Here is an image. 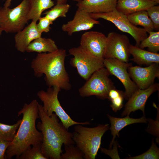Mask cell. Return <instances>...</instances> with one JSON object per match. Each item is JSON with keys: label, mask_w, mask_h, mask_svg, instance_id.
<instances>
[{"label": "cell", "mask_w": 159, "mask_h": 159, "mask_svg": "<svg viewBox=\"0 0 159 159\" xmlns=\"http://www.w3.org/2000/svg\"><path fill=\"white\" fill-rule=\"evenodd\" d=\"M39 104L36 100H34L29 104L25 103L18 112V116L22 114V118L14 139L6 150L5 158L10 159L16 156L18 159L29 146L42 143V134L37 130L35 124L39 118Z\"/></svg>", "instance_id": "7a4b0ae2"}, {"label": "cell", "mask_w": 159, "mask_h": 159, "mask_svg": "<svg viewBox=\"0 0 159 159\" xmlns=\"http://www.w3.org/2000/svg\"><path fill=\"white\" fill-rule=\"evenodd\" d=\"M42 143L29 146L24 150L18 159H47L44 155L41 149Z\"/></svg>", "instance_id": "83f0119b"}, {"label": "cell", "mask_w": 159, "mask_h": 159, "mask_svg": "<svg viewBox=\"0 0 159 159\" xmlns=\"http://www.w3.org/2000/svg\"><path fill=\"white\" fill-rule=\"evenodd\" d=\"M58 49L55 41L51 38L41 37L33 41L27 47L26 52L38 53H50Z\"/></svg>", "instance_id": "44dd1931"}, {"label": "cell", "mask_w": 159, "mask_h": 159, "mask_svg": "<svg viewBox=\"0 0 159 159\" xmlns=\"http://www.w3.org/2000/svg\"><path fill=\"white\" fill-rule=\"evenodd\" d=\"M66 56V50L63 49L52 52L38 53L31 63L35 75L39 77L44 74L49 87H57L61 90H70L69 78L65 67Z\"/></svg>", "instance_id": "3957f363"}, {"label": "cell", "mask_w": 159, "mask_h": 159, "mask_svg": "<svg viewBox=\"0 0 159 159\" xmlns=\"http://www.w3.org/2000/svg\"><path fill=\"white\" fill-rule=\"evenodd\" d=\"M100 24V21L92 18L89 13L77 8L73 19L63 24L62 29L71 36L74 33L90 30L95 25Z\"/></svg>", "instance_id": "9a60e30c"}, {"label": "cell", "mask_w": 159, "mask_h": 159, "mask_svg": "<svg viewBox=\"0 0 159 159\" xmlns=\"http://www.w3.org/2000/svg\"><path fill=\"white\" fill-rule=\"evenodd\" d=\"M157 4L151 0H117L116 9L127 16L140 11H146Z\"/></svg>", "instance_id": "ac0fdd59"}, {"label": "cell", "mask_w": 159, "mask_h": 159, "mask_svg": "<svg viewBox=\"0 0 159 159\" xmlns=\"http://www.w3.org/2000/svg\"><path fill=\"white\" fill-rule=\"evenodd\" d=\"M117 0H82L77 2V8L89 13L111 11L116 8Z\"/></svg>", "instance_id": "e0dca14e"}, {"label": "cell", "mask_w": 159, "mask_h": 159, "mask_svg": "<svg viewBox=\"0 0 159 159\" xmlns=\"http://www.w3.org/2000/svg\"><path fill=\"white\" fill-rule=\"evenodd\" d=\"M57 3L60 4H65L67 3V0H57Z\"/></svg>", "instance_id": "8d00e7d4"}, {"label": "cell", "mask_w": 159, "mask_h": 159, "mask_svg": "<svg viewBox=\"0 0 159 159\" xmlns=\"http://www.w3.org/2000/svg\"><path fill=\"white\" fill-rule=\"evenodd\" d=\"M74 144L64 146L65 152L62 153L60 159H83L84 155L82 152Z\"/></svg>", "instance_id": "f1b7e54d"}, {"label": "cell", "mask_w": 159, "mask_h": 159, "mask_svg": "<svg viewBox=\"0 0 159 159\" xmlns=\"http://www.w3.org/2000/svg\"><path fill=\"white\" fill-rule=\"evenodd\" d=\"M108 96V99L111 102L110 107L114 111L116 112L123 107L125 98L123 91L118 90L115 88H112L109 91Z\"/></svg>", "instance_id": "4316f807"}, {"label": "cell", "mask_w": 159, "mask_h": 159, "mask_svg": "<svg viewBox=\"0 0 159 159\" xmlns=\"http://www.w3.org/2000/svg\"><path fill=\"white\" fill-rule=\"evenodd\" d=\"M19 119L14 124L10 125L0 122V140L11 142L21 122Z\"/></svg>", "instance_id": "d4e9b609"}, {"label": "cell", "mask_w": 159, "mask_h": 159, "mask_svg": "<svg viewBox=\"0 0 159 159\" xmlns=\"http://www.w3.org/2000/svg\"><path fill=\"white\" fill-rule=\"evenodd\" d=\"M28 0H23L16 6L0 7V28L7 33H17L24 27L29 21Z\"/></svg>", "instance_id": "5b68a950"}, {"label": "cell", "mask_w": 159, "mask_h": 159, "mask_svg": "<svg viewBox=\"0 0 159 159\" xmlns=\"http://www.w3.org/2000/svg\"><path fill=\"white\" fill-rule=\"evenodd\" d=\"M148 37L140 43L138 47L142 49L147 47L148 51L158 53L159 51V31L149 32Z\"/></svg>", "instance_id": "cb8c5ba5"}, {"label": "cell", "mask_w": 159, "mask_h": 159, "mask_svg": "<svg viewBox=\"0 0 159 159\" xmlns=\"http://www.w3.org/2000/svg\"><path fill=\"white\" fill-rule=\"evenodd\" d=\"M2 30L0 28V37L1 34L2 32Z\"/></svg>", "instance_id": "ab89813d"}, {"label": "cell", "mask_w": 159, "mask_h": 159, "mask_svg": "<svg viewBox=\"0 0 159 159\" xmlns=\"http://www.w3.org/2000/svg\"><path fill=\"white\" fill-rule=\"evenodd\" d=\"M12 0H6L4 5V6L6 7H9L11 4Z\"/></svg>", "instance_id": "d590c367"}, {"label": "cell", "mask_w": 159, "mask_h": 159, "mask_svg": "<svg viewBox=\"0 0 159 159\" xmlns=\"http://www.w3.org/2000/svg\"><path fill=\"white\" fill-rule=\"evenodd\" d=\"M155 3H156L157 4L159 3V0H151Z\"/></svg>", "instance_id": "74e56055"}, {"label": "cell", "mask_w": 159, "mask_h": 159, "mask_svg": "<svg viewBox=\"0 0 159 159\" xmlns=\"http://www.w3.org/2000/svg\"><path fill=\"white\" fill-rule=\"evenodd\" d=\"M37 22L32 21L27 26L15 35V47L19 52H24L29 44L35 39L40 37L42 34L37 27Z\"/></svg>", "instance_id": "2e32d148"}, {"label": "cell", "mask_w": 159, "mask_h": 159, "mask_svg": "<svg viewBox=\"0 0 159 159\" xmlns=\"http://www.w3.org/2000/svg\"><path fill=\"white\" fill-rule=\"evenodd\" d=\"M106 40L107 36L102 33L89 31L81 36L79 47L94 56L104 58Z\"/></svg>", "instance_id": "4fadbf2b"}, {"label": "cell", "mask_w": 159, "mask_h": 159, "mask_svg": "<svg viewBox=\"0 0 159 159\" xmlns=\"http://www.w3.org/2000/svg\"><path fill=\"white\" fill-rule=\"evenodd\" d=\"M110 75L105 67L95 72L79 89L80 95L82 97L94 95L101 99H108L109 91L115 88Z\"/></svg>", "instance_id": "52a82bcc"}, {"label": "cell", "mask_w": 159, "mask_h": 159, "mask_svg": "<svg viewBox=\"0 0 159 159\" xmlns=\"http://www.w3.org/2000/svg\"><path fill=\"white\" fill-rule=\"evenodd\" d=\"M72 139L82 152L85 159H95L100 148L102 138L109 128V125L99 124L93 127L75 125Z\"/></svg>", "instance_id": "277c9868"}, {"label": "cell", "mask_w": 159, "mask_h": 159, "mask_svg": "<svg viewBox=\"0 0 159 159\" xmlns=\"http://www.w3.org/2000/svg\"><path fill=\"white\" fill-rule=\"evenodd\" d=\"M113 144H114V146L112 150H109L102 148L101 149V151L103 153L109 156L112 159H115L113 153L115 156L116 159H120L117 151V144L116 142H115Z\"/></svg>", "instance_id": "836d02e7"}, {"label": "cell", "mask_w": 159, "mask_h": 159, "mask_svg": "<svg viewBox=\"0 0 159 159\" xmlns=\"http://www.w3.org/2000/svg\"><path fill=\"white\" fill-rule=\"evenodd\" d=\"M107 116L110 120L111 126L109 129L111 131L113 137L110 143L109 147L111 148L115 142L116 136L119 137V133L123 128L129 125L135 123H146L148 120L145 115L142 117L138 119L130 117L129 115L123 118H119L112 117L109 115Z\"/></svg>", "instance_id": "d6986e66"}, {"label": "cell", "mask_w": 159, "mask_h": 159, "mask_svg": "<svg viewBox=\"0 0 159 159\" xmlns=\"http://www.w3.org/2000/svg\"><path fill=\"white\" fill-rule=\"evenodd\" d=\"M130 44L126 35L115 32L109 33L107 36L104 59L115 58L121 62H128L131 55Z\"/></svg>", "instance_id": "30bf717a"}, {"label": "cell", "mask_w": 159, "mask_h": 159, "mask_svg": "<svg viewBox=\"0 0 159 159\" xmlns=\"http://www.w3.org/2000/svg\"><path fill=\"white\" fill-rule=\"evenodd\" d=\"M38 115L41 122L38 123L37 127L43 136L42 153L47 159H60L63 145L75 144L72 133L60 122L55 113L49 116L44 110L42 105L39 104Z\"/></svg>", "instance_id": "6da1fadb"}, {"label": "cell", "mask_w": 159, "mask_h": 159, "mask_svg": "<svg viewBox=\"0 0 159 159\" xmlns=\"http://www.w3.org/2000/svg\"><path fill=\"white\" fill-rule=\"evenodd\" d=\"M103 63L110 75L115 76L122 83L125 89V98L128 99L138 88L131 80L127 71L132 63L123 62L115 58L104 59Z\"/></svg>", "instance_id": "8fae6325"}, {"label": "cell", "mask_w": 159, "mask_h": 159, "mask_svg": "<svg viewBox=\"0 0 159 159\" xmlns=\"http://www.w3.org/2000/svg\"><path fill=\"white\" fill-rule=\"evenodd\" d=\"M38 20L39 22L36 26L39 32L41 34L48 32L50 29V26L53 24V21L45 16L40 17Z\"/></svg>", "instance_id": "1f68e13d"}, {"label": "cell", "mask_w": 159, "mask_h": 159, "mask_svg": "<svg viewBox=\"0 0 159 159\" xmlns=\"http://www.w3.org/2000/svg\"><path fill=\"white\" fill-rule=\"evenodd\" d=\"M70 6L67 3H57L51 9L45 13V16L53 22L59 17H65Z\"/></svg>", "instance_id": "484cf974"}, {"label": "cell", "mask_w": 159, "mask_h": 159, "mask_svg": "<svg viewBox=\"0 0 159 159\" xmlns=\"http://www.w3.org/2000/svg\"><path fill=\"white\" fill-rule=\"evenodd\" d=\"M149 123L147 128H151L147 130V131L149 133L153 134L155 136L158 137V125L159 120L154 121L151 119L149 120Z\"/></svg>", "instance_id": "d6a6232c"}, {"label": "cell", "mask_w": 159, "mask_h": 159, "mask_svg": "<svg viewBox=\"0 0 159 159\" xmlns=\"http://www.w3.org/2000/svg\"><path fill=\"white\" fill-rule=\"evenodd\" d=\"M89 14L93 19H102L110 21L121 31L130 34L135 40V45L137 46L138 47L141 42L148 37L147 32L144 28L132 24L127 15L118 11L116 8L109 12Z\"/></svg>", "instance_id": "ba28073f"}, {"label": "cell", "mask_w": 159, "mask_h": 159, "mask_svg": "<svg viewBox=\"0 0 159 159\" xmlns=\"http://www.w3.org/2000/svg\"><path fill=\"white\" fill-rule=\"evenodd\" d=\"M69 52L73 56L70 60V64L77 69L79 75L85 80L95 72L105 67L104 58L94 56L79 46L70 48Z\"/></svg>", "instance_id": "9c48e42d"}, {"label": "cell", "mask_w": 159, "mask_h": 159, "mask_svg": "<svg viewBox=\"0 0 159 159\" xmlns=\"http://www.w3.org/2000/svg\"><path fill=\"white\" fill-rule=\"evenodd\" d=\"M127 71L130 76L138 88L145 89L154 83L156 78H159V64L154 63L146 67H129Z\"/></svg>", "instance_id": "7c38bea8"}, {"label": "cell", "mask_w": 159, "mask_h": 159, "mask_svg": "<svg viewBox=\"0 0 159 159\" xmlns=\"http://www.w3.org/2000/svg\"><path fill=\"white\" fill-rule=\"evenodd\" d=\"M129 159H158L159 158V149L153 140L151 146L145 152L141 155L128 157Z\"/></svg>", "instance_id": "f546056e"}, {"label": "cell", "mask_w": 159, "mask_h": 159, "mask_svg": "<svg viewBox=\"0 0 159 159\" xmlns=\"http://www.w3.org/2000/svg\"><path fill=\"white\" fill-rule=\"evenodd\" d=\"M61 89L57 87H49L45 91H39L37 95L43 102L42 107L49 116L55 113L61 120L65 127L68 130L71 126L77 124L83 125L90 124L89 122H78L73 120L62 107L58 96Z\"/></svg>", "instance_id": "8992f818"}, {"label": "cell", "mask_w": 159, "mask_h": 159, "mask_svg": "<svg viewBox=\"0 0 159 159\" xmlns=\"http://www.w3.org/2000/svg\"><path fill=\"white\" fill-rule=\"evenodd\" d=\"M130 52L133 57L130 60L138 64L149 66L154 63L159 64V53L146 51L131 44L130 47Z\"/></svg>", "instance_id": "ffe728a7"}, {"label": "cell", "mask_w": 159, "mask_h": 159, "mask_svg": "<svg viewBox=\"0 0 159 159\" xmlns=\"http://www.w3.org/2000/svg\"><path fill=\"white\" fill-rule=\"evenodd\" d=\"M11 142L0 140V159H5V154L6 150Z\"/></svg>", "instance_id": "e575fe53"}, {"label": "cell", "mask_w": 159, "mask_h": 159, "mask_svg": "<svg viewBox=\"0 0 159 159\" xmlns=\"http://www.w3.org/2000/svg\"><path fill=\"white\" fill-rule=\"evenodd\" d=\"M153 26L154 29L159 30V6H153L146 10Z\"/></svg>", "instance_id": "4dcf8cb0"}, {"label": "cell", "mask_w": 159, "mask_h": 159, "mask_svg": "<svg viewBox=\"0 0 159 159\" xmlns=\"http://www.w3.org/2000/svg\"><path fill=\"white\" fill-rule=\"evenodd\" d=\"M158 83H154L145 89H138L128 99L121 116L129 115L132 112L141 110L145 115V108L147 101L153 93L158 90Z\"/></svg>", "instance_id": "5bb4252c"}, {"label": "cell", "mask_w": 159, "mask_h": 159, "mask_svg": "<svg viewBox=\"0 0 159 159\" xmlns=\"http://www.w3.org/2000/svg\"><path fill=\"white\" fill-rule=\"evenodd\" d=\"M73 1H76V2H79L82 0H72Z\"/></svg>", "instance_id": "f35d334b"}, {"label": "cell", "mask_w": 159, "mask_h": 159, "mask_svg": "<svg viewBox=\"0 0 159 159\" xmlns=\"http://www.w3.org/2000/svg\"><path fill=\"white\" fill-rule=\"evenodd\" d=\"M29 11L28 15V20H32L37 22L41 17L44 10L54 6L52 0H28Z\"/></svg>", "instance_id": "7402d4cb"}, {"label": "cell", "mask_w": 159, "mask_h": 159, "mask_svg": "<svg viewBox=\"0 0 159 159\" xmlns=\"http://www.w3.org/2000/svg\"><path fill=\"white\" fill-rule=\"evenodd\" d=\"M130 22L135 26H142L147 32L153 31L154 29L153 24L146 10L135 12L127 16Z\"/></svg>", "instance_id": "603a6c76"}]
</instances>
